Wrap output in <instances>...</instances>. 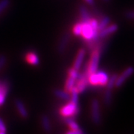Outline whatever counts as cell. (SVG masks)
Returning a JSON list of instances; mask_svg holds the SVG:
<instances>
[{"label": "cell", "mask_w": 134, "mask_h": 134, "mask_svg": "<svg viewBox=\"0 0 134 134\" xmlns=\"http://www.w3.org/2000/svg\"><path fill=\"white\" fill-rule=\"evenodd\" d=\"M60 114L64 117H71L77 115L79 113V107L77 104H75L72 102H69L67 104L64 105L60 109Z\"/></svg>", "instance_id": "obj_3"}, {"label": "cell", "mask_w": 134, "mask_h": 134, "mask_svg": "<svg viewBox=\"0 0 134 134\" xmlns=\"http://www.w3.org/2000/svg\"><path fill=\"white\" fill-rule=\"evenodd\" d=\"M119 29V26L118 25L115 24H111L108 25L106 28H104V29H102L101 31H99V37L100 38H104V37H106L107 36H109L112 34H114L115 32H116Z\"/></svg>", "instance_id": "obj_6"}, {"label": "cell", "mask_w": 134, "mask_h": 134, "mask_svg": "<svg viewBox=\"0 0 134 134\" xmlns=\"http://www.w3.org/2000/svg\"><path fill=\"white\" fill-rule=\"evenodd\" d=\"M0 134H6L5 132H2V131H0Z\"/></svg>", "instance_id": "obj_29"}, {"label": "cell", "mask_w": 134, "mask_h": 134, "mask_svg": "<svg viewBox=\"0 0 134 134\" xmlns=\"http://www.w3.org/2000/svg\"><path fill=\"white\" fill-rule=\"evenodd\" d=\"M68 74H69V76L72 77H74V78H75L77 81V77L79 76V73H78V71L76 70V69H75L73 67L72 68H70L69 70H68Z\"/></svg>", "instance_id": "obj_23"}, {"label": "cell", "mask_w": 134, "mask_h": 134, "mask_svg": "<svg viewBox=\"0 0 134 134\" xmlns=\"http://www.w3.org/2000/svg\"><path fill=\"white\" fill-rule=\"evenodd\" d=\"M91 118L94 124L98 125L100 122V110L99 101L93 99L91 102Z\"/></svg>", "instance_id": "obj_4"}, {"label": "cell", "mask_w": 134, "mask_h": 134, "mask_svg": "<svg viewBox=\"0 0 134 134\" xmlns=\"http://www.w3.org/2000/svg\"><path fill=\"white\" fill-rule=\"evenodd\" d=\"M85 54H86V52H85V49L84 48H81L78 52H77V54L76 58L75 60V62H74V64H73V68L76 70H79L81 69V67L82 66V63H83V59H84V57H85Z\"/></svg>", "instance_id": "obj_8"}, {"label": "cell", "mask_w": 134, "mask_h": 134, "mask_svg": "<svg viewBox=\"0 0 134 134\" xmlns=\"http://www.w3.org/2000/svg\"><path fill=\"white\" fill-rule=\"evenodd\" d=\"M79 12H80V16L81 18L82 23H88L90 21V19H91L90 12L85 6L81 5L79 7Z\"/></svg>", "instance_id": "obj_11"}, {"label": "cell", "mask_w": 134, "mask_h": 134, "mask_svg": "<svg viewBox=\"0 0 134 134\" xmlns=\"http://www.w3.org/2000/svg\"><path fill=\"white\" fill-rule=\"evenodd\" d=\"M105 1H108V0H105Z\"/></svg>", "instance_id": "obj_31"}, {"label": "cell", "mask_w": 134, "mask_h": 134, "mask_svg": "<svg viewBox=\"0 0 134 134\" xmlns=\"http://www.w3.org/2000/svg\"><path fill=\"white\" fill-rule=\"evenodd\" d=\"M15 106H16V108L18 111L19 114L22 118H23V119L28 118V116H29L28 110L25 108V106L23 103L22 100H19V99L15 100Z\"/></svg>", "instance_id": "obj_10"}, {"label": "cell", "mask_w": 134, "mask_h": 134, "mask_svg": "<svg viewBox=\"0 0 134 134\" xmlns=\"http://www.w3.org/2000/svg\"><path fill=\"white\" fill-rule=\"evenodd\" d=\"M9 90V83L7 81H2L1 84V91H0V107L5 103L6 96Z\"/></svg>", "instance_id": "obj_9"}, {"label": "cell", "mask_w": 134, "mask_h": 134, "mask_svg": "<svg viewBox=\"0 0 134 134\" xmlns=\"http://www.w3.org/2000/svg\"><path fill=\"white\" fill-rule=\"evenodd\" d=\"M66 134H82V130L80 128L77 130H71Z\"/></svg>", "instance_id": "obj_27"}, {"label": "cell", "mask_w": 134, "mask_h": 134, "mask_svg": "<svg viewBox=\"0 0 134 134\" xmlns=\"http://www.w3.org/2000/svg\"><path fill=\"white\" fill-rule=\"evenodd\" d=\"M75 83H76V79L75 78L70 76L68 77V78L66 79V83H65V90H66V91L68 92H70L72 88L75 87Z\"/></svg>", "instance_id": "obj_14"}, {"label": "cell", "mask_w": 134, "mask_h": 134, "mask_svg": "<svg viewBox=\"0 0 134 134\" xmlns=\"http://www.w3.org/2000/svg\"><path fill=\"white\" fill-rule=\"evenodd\" d=\"M1 84H2V81H0V91H1Z\"/></svg>", "instance_id": "obj_30"}, {"label": "cell", "mask_w": 134, "mask_h": 134, "mask_svg": "<svg viewBox=\"0 0 134 134\" xmlns=\"http://www.w3.org/2000/svg\"><path fill=\"white\" fill-rule=\"evenodd\" d=\"M66 122L67 125H69V127H70L71 130L79 129V125H78V124L73 119L68 118V119H66Z\"/></svg>", "instance_id": "obj_20"}, {"label": "cell", "mask_w": 134, "mask_h": 134, "mask_svg": "<svg viewBox=\"0 0 134 134\" xmlns=\"http://www.w3.org/2000/svg\"><path fill=\"white\" fill-rule=\"evenodd\" d=\"M41 123H42L43 128L45 130V131L49 132L51 130L52 126H51V123H50V120L47 115H43L41 117Z\"/></svg>", "instance_id": "obj_15"}, {"label": "cell", "mask_w": 134, "mask_h": 134, "mask_svg": "<svg viewBox=\"0 0 134 134\" xmlns=\"http://www.w3.org/2000/svg\"><path fill=\"white\" fill-rule=\"evenodd\" d=\"M134 73V68L133 66L127 67L124 72H122L120 75H118L116 81H115V86L119 88L122 86L125 82L130 77L132 76Z\"/></svg>", "instance_id": "obj_5"}, {"label": "cell", "mask_w": 134, "mask_h": 134, "mask_svg": "<svg viewBox=\"0 0 134 134\" xmlns=\"http://www.w3.org/2000/svg\"><path fill=\"white\" fill-rule=\"evenodd\" d=\"M70 37H71L70 34L66 33L62 37H61V39L60 40V42L58 43V52L59 54H63V53L65 52L67 45H68L69 41V40H70Z\"/></svg>", "instance_id": "obj_7"}, {"label": "cell", "mask_w": 134, "mask_h": 134, "mask_svg": "<svg viewBox=\"0 0 134 134\" xmlns=\"http://www.w3.org/2000/svg\"><path fill=\"white\" fill-rule=\"evenodd\" d=\"M82 32V22L77 23L73 28V34L75 36H81Z\"/></svg>", "instance_id": "obj_21"}, {"label": "cell", "mask_w": 134, "mask_h": 134, "mask_svg": "<svg viewBox=\"0 0 134 134\" xmlns=\"http://www.w3.org/2000/svg\"><path fill=\"white\" fill-rule=\"evenodd\" d=\"M117 77H118V75H117V74H114V75H113L110 77H109V79H108V81H107V84H106L107 88L108 90H112L113 89V87L115 86V81H116Z\"/></svg>", "instance_id": "obj_17"}, {"label": "cell", "mask_w": 134, "mask_h": 134, "mask_svg": "<svg viewBox=\"0 0 134 134\" xmlns=\"http://www.w3.org/2000/svg\"><path fill=\"white\" fill-rule=\"evenodd\" d=\"M25 59L27 60V62L33 65V66H37L40 63V59H39L38 56L36 53L34 52H29L27 53L26 56H25Z\"/></svg>", "instance_id": "obj_12"}, {"label": "cell", "mask_w": 134, "mask_h": 134, "mask_svg": "<svg viewBox=\"0 0 134 134\" xmlns=\"http://www.w3.org/2000/svg\"><path fill=\"white\" fill-rule=\"evenodd\" d=\"M0 131H2V132L6 131V127H5V123L1 118H0Z\"/></svg>", "instance_id": "obj_26"}, {"label": "cell", "mask_w": 134, "mask_h": 134, "mask_svg": "<svg viewBox=\"0 0 134 134\" xmlns=\"http://www.w3.org/2000/svg\"><path fill=\"white\" fill-rule=\"evenodd\" d=\"M109 79L108 75L104 71H97L89 75V83L92 86H106Z\"/></svg>", "instance_id": "obj_2"}, {"label": "cell", "mask_w": 134, "mask_h": 134, "mask_svg": "<svg viewBox=\"0 0 134 134\" xmlns=\"http://www.w3.org/2000/svg\"><path fill=\"white\" fill-rule=\"evenodd\" d=\"M110 18L107 16H104L102 17V19H100V21L98 23V29L100 31L102 29L106 28L108 25L110 24Z\"/></svg>", "instance_id": "obj_16"}, {"label": "cell", "mask_w": 134, "mask_h": 134, "mask_svg": "<svg viewBox=\"0 0 134 134\" xmlns=\"http://www.w3.org/2000/svg\"><path fill=\"white\" fill-rule=\"evenodd\" d=\"M54 94L56 97L64 100H69L70 99V94L66 91H63L60 90H55L54 91Z\"/></svg>", "instance_id": "obj_13"}, {"label": "cell", "mask_w": 134, "mask_h": 134, "mask_svg": "<svg viewBox=\"0 0 134 134\" xmlns=\"http://www.w3.org/2000/svg\"><path fill=\"white\" fill-rule=\"evenodd\" d=\"M10 4V0H0V15Z\"/></svg>", "instance_id": "obj_22"}, {"label": "cell", "mask_w": 134, "mask_h": 134, "mask_svg": "<svg viewBox=\"0 0 134 134\" xmlns=\"http://www.w3.org/2000/svg\"><path fill=\"white\" fill-rule=\"evenodd\" d=\"M7 61V58L4 54H1L0 55V70L4 67L5 64Z\"/></svg>", "instance_id": "obj_25"}, {"label": "cell", "mask_w": 134, "mask_h": 134, "mask_svg": "<svg viewBox=\"0 0 134 134\" xmlns=\"http://www.w3.org/2000/svg\"><path fill=\"white\" fill-rule=\"evenodd\" d=\"M91 57L90 61L87 63L88 65V72L89 74L94 73L98 71V68L99 65V60L100 58V51L101 46L98 43H96V46L91 50Z\"/></svg>", "instance_id": "obj_1"}, {"label": "cell", "mask_w": 134, "mask_h": 134, "mask_svg": "<svg viewBox=\"0 0 134 134\" xmlns=\"http://www.w3.org/2000/svg\"><path fill=\"white\" fill-rule=\"evenodd\" d=\"M85 2L88 5H91V6L94 5V4H95V1L94 0H85Z\"/></svg>", "instance_id": "obj_28"}, {"label": "cell", "mask_w": 134, "mask_h": 134, "mask_svg": "<svg viewBox=\"0 0 134 134\" xmlns=\"http://www.w3.org/2000/svg\"><path fill=\"white\" fill-rule=\"evenodd\" d=\"M125 16L127 19L134 20V10H127V11H126L125 14Z\"/></svg>", "instance_id": "obj_24"}, {"label": "cell", "mask_w": 134, "mask_h": 134, "mask_svg": "<svg viewBox=\"0 0 134 134\" xmlns=\"http://www.w3.org/2000/svg\"><path fill=\"white\" fill-rule=\"evenodd\" d=\"M112 95H113L112 94V90L107 89L105 94H104V104L107 106L110 105L111 102H112V98H113Z\"/></svg>", "instance_id": "obj_19"}, {"label": "cell", "mask_w": 134, "mask_h": 134, "mask_svg": "<svg viewBox=\"0 0 134 134\" xmlns=\"http://www.w3.org/2000/svg\"><path fill=\"white\" fill-rule=\"evenodd\" d=\"M71 96H70V99H71V102L77 104H78V92L77 90V89L75 87H73L72 89V90L70 91Z\"/></svg>", "instance_id": "obj_18"}]
</instances>
